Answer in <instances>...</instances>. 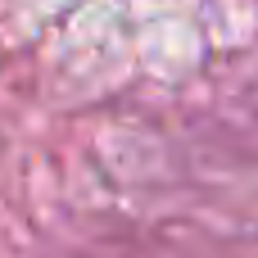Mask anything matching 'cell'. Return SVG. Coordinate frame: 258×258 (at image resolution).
<instances>
[]
</instances>
